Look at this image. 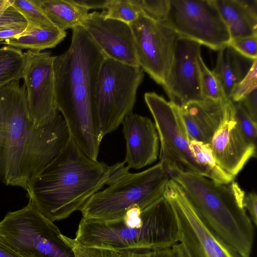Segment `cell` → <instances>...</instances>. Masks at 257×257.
Masks as SVG:
<instances>
[{
	"label": "cell",
	"mask_w": 257,
	"mask_h": 257,
	"mask_svg": "<svg viewBox=\"0 0 257 257\" xmlns=\"http://www.w3.org/2000/svg\"><path fill=\"white\" fill-rule=\"evenodd\" d=\"M209 144L217 165L234 177L251 158L256 157V147L243 135L231 100L226 102L222 119Z\"/></svg>",
	"instance_id": "15"
},
{
	"label": "cell",
	"mask_w": 257,
	"mask_h": 257,
	"mask_svg": "<svg viewBox=\"0 0 257 257\" xmlns=\"http://www.w3.org/2000/svg\"><path fill=\"white\" fill-rule=\"evenodd\" d=\"M179 37L219 51L231 40L214 0H171L164 21Z\"/></svg>",
	"instance_id": "11"
},
{
	"label": "cell",
	"mask_w": 257,
	"mask_h": 257,
	"mask_svg": "<svg viewBox=\"0 0 257 257\" xmlns=\"http://www.w3.org/2000/svg\"><path fill=\"white\" fill-rule=\"evenodd\" d=\"M228 100L205 98L179 106L190 140L209 144L221 122Z\"/></svg>",
	"instance_id": "18"
},
{
	"label": "cell",
	"mask_w": 257,
	"mask_h": 257,
	"mask_svg": "<svg viewBox=\"0 0 257 257\" xmlns=\"http://www.w3.org/2000/svg\"><path fill=\"white\" fill-rule=\"evenodd\" d=\"M144 70L106 57L98 75L95 95L96 116L102 137L116 130L130 112L143 81Z\"/></svg>",
	"instance_id": "8"
},
{
	"label": "cell",
	"mask_w": 257,
	"mask_h": 257,
	"mask_svg": "<svg viewBox=\"0 0 257 257\" xmlns=\"http://www.w3.org/2000/svg\"><path fill=\"white\" fill-rule=\"evenodd\" d=\"M105 10L101 13L105 18L128 24L135 21L141 12L135 0H108Z\"/></svg>",
	"instance_id": "25"
},
{
	"label": "cell",
	"mask_w": 257,
	"mask_h": 257,
	"mask_svg": "<svg viewBox=\"0 0 257 257\" xmlns=\"http://www.w3.org/2000/svg\"><path fill=\"white\" fill-rule=\"evenodd\" d=\"M214 3L231 40L257 36L256 0H214Z\"/></svg>",
	"instance_id": "19"
},
{
	"label": "cell",
	"mask_w": 257,
	"mask_h": 257,
	"mask_svg": "<svg viewBox=\"0 0 257 257\" xmlns=\"http://www.w3.org/2000/svg\"><path fill=\"white\" fill-rule=\"evenodd\" d=\"M151 257H183L178 242L170 246L151 251Z\"/></svg>",
	"instance_id": "36"
},
{
	"label": "cell",
	"mask_w": 257,
	"mask_h": 257,
	"mask_svg": "<svg viewBox=\"0 0 257 257\" xmlns=\"http://www.w3.org/2000/svg\"><path fill=\"white\" fill-rule=\"evenodd\" d=\"M75 3L87 10L105 9L108 0H73Z\"/></svg>",
	"instance_id": "38"
},
{
	"label": "cell",
	"mask_w": 257,
	"mask_h": 257,
	"mask_svg": "<svg viewBox=\"0 0 257 257\" xmlns=\"http://www.w3.org/2000/svg\"><path fill=\"white\" fill-rule=\"evenodd\" d=\"M25 60L22 50L7 45L0 47V88L22 78Z\"/></svg>",
	"instance_id": "23"
},
{
	"label": "cell",
	"mask_w": 257,
	"mask_h": 257,
	"mask_svg": "<svg viewBox=\"0 0 257 257\" xmlns=\"http://www.w3.org/2000/svg\"><path fill=\"white\" fill-rule=\"evenodd\" d=\"M66 36L65 31L56 27L44 28L28 23L22 33L7 39L2 43L21 50L41 51L54 48L64 40Z\"/></svg>",
	"instance_id": "21"
},
{
	"label": "cell",
	"mask_w": 257,
	"mask_h": 257,
	"mask_svg": "<svg viewBox=\"0 0 257 257\" xmlns=\"http://www.w3.org/2000/svg\"><path fill=\"white\" fill-rule=\"evenodd\" d=\"M257 88L245 96L240 102L252 120L257 123Z\"/></svg>",
	"instance_id": "34"
},
{
	"label": "cell",
	"mask_w": 257,
	"mask_h": 257,
	"mask_svg": "<svg viewBox=\"0 0 257 257\" xmlns=\"http://www.w3.org/2000/svg\"><path fill=\"white\" fill-rule=\"evenodd\" d=\"M0 257H24L0 239Z\"/></svg>",
	"instance_id": "39"
},
{
	"label": "cell",
	"mask_w": 257,
	"mask_h": 257,
	"mask_svg": "<svg viewBox=\"0 0 257 257\" xmlns=\"http://www.w3.org/2000/svg\"><path fill=\"white\" fill-rule=\"evenodd\" d=\"M122 124L126 143L125 160L130 169H140L155 162L159 136L155 124L148 117L130 112Z\"/></svg>",
	"instance_id": "17"
},
{
	"label": "cell",
	"mask_w": 257,
	"mask_h": 257,
	"mask_svg": "<svg viewBox=\"0 0 257 257\" xmlns=\"http://www.w3.org/2000/svg\"><path fill=\"white\" fill-rule=\"evenodd\" d=\"M170 179L161 161L145 171L132 173L124 165L105 188L93 194L80 209L82 218L97 220L121 218L134 207L142 210L163 196Z\"/></svg>",
	"instance_id": "6"
},
{
	"label": "cell",
	"mask_w": 257,
	"mask_h": 257,
	"mask_svg": "<svg viewBox=\"0 0 257 257\" xmlns=\"http://www.w3.org/2000/svg\"><path fill=\"white\" fill-rule=\"evenodd\" d=\"M70 138L59 112L46 125L36 126L27 93L20 80L0 88V180L26 190L29 182L60 153Z\"/></svg>",
	"instance_id": "1"
},
{
	"label": "cell",
	"mask_w": 257,
	"mask_h": 257,
	"mask_svg": "<svg viewBox=\"0 0 257 257\" xmlns=\"http://www.w3.org/2000/svg\"><path fill=\"white\" fill-rule=\"evenodd\" d=\"M0 239L24 257H75L58 227L29 200L0 221Z\"/></svg>",
	"instance_id": "7"
},
{
	"label": "cell",
	"mask_w": 257,
	"mask_h": 257,
	"mask_svg": "<svg viewBox=\"0 0 257 257\" xmlns=\"http://www.w3.org/2000/svg\"><path fill=\"white\" fill-rule=\"evenodd\" d=\"M64 238L72 247L75 257H123L119 252L112 249L86 246L79 243L75 239L64 235Z\"/></svg>",
	"instance_id": "31"
},
{
	"label": "cell",
	"mask_w": 257,
	"mask_h": 257,
	"mask_svg": "<svg viewBox=\"0 0 257 257\" xmlns=\"http://www.w3.org/2000/svg\"><path fill=\"white\" fill-rule=\"evenodd\" d=\"M72 30L69 48L54 61L56 103L70 138L86 156L97 161L103 137L95 110V89L107 56L82 26Z\"/></svg>",
	"instance_id": "2"
},
{
	"label": "cell",
	"mask_w": 257,
	"mask_h": 257,
	"mask_svg": "<svg viewBox=\"0 0 257 257\" xmlns=\"http://www.w3.org/2000/svg\"><path fill=\"white\" fill-rule=\"evenodd\" d=\"M177 218L163 195L148 207L130 209L121 218L97 220L82 218L75 239L86 246L119 253L137 249L155 250L178 242Z\"/></svg>",
	"instance_id": "4"
},
{
	"label": "cell",
	"mask_w": 257,
	"mask_h": 257,
	"mask_svg": "<svg viewBox=\"0 0 257 257\" xmlns=\"http://www.w3.org/2000/svg\"><path fill=\"white\" fill-rule=\"evenodd\" d=\"M151 250L137 249L126 251L121 254L123 257H151Z\"/></svg>",
	"instance_id": "40"
},
{
	"label": "cell",
	"mask_w": 257,
	"mask_h": 257,
	"mask_svg": "<svg viewBox=\"0 0 257 257\" xmlns=\"http://www.w3.org/2000/svg\"><path fill=\"white\" fill-rule=\"evenodd\" d=\"M49 20L58 29L65 31L81 25L88 10L73 0H34Z\"/></svg>",
	"instance_id": "22"
},
{
	"label": "cell",
	"mask_w": 257,
	"mask_h": 257,
	"mask_svg": "<svg viewBox=\"0 0 257 257\" xmlns=\"http://www.w3.org/2000/svg\"><path fill=\"white\" fill-rule=\"evenodd\" d=\"M144 98L160 141V161L169 171L176 169L210 179L209 172L197 162L189 149L190 139L179 106L155 92L146 93Z\"/></svg>",
	"instance_id": "9"
},
{
	"label": "cell",
	"mask_w": 257,
	"mask_h": 257,
	"mask_svg": "<svg viewBox=\"0 0 257 257\" xmlns=\"http://www.w3.org/2000/svg\"><path fill=\"white\" fill-rule=\"evenodd\" d=\"M169 172L205 224L244 257H250L253 225L243 207L245 193L238 184L234 180L219 184L176 169Z\"/></svg>",
	"instance_id": "5"
},
{
	"label": "cell",
	"mask_w": 257,
	"mask_h": 257,
	"mask_svg": "<svg viewBox=\"0 0 257 257\" xmlns=\"http://www.w3.org/2000/svg\"><path fill=\"white\" fill-rule=\"evenodd\" d=\"M234 106L236 119L243 135L250 145L256 147L257 123L252 120L240 102L234 103Z\"/></svg>",
	"instance_id": "28"
},
{
	"label": "cell",
	"mask_w": 257,
	"mask_h": 257,
	"mask_svg": "<svg viewBox=\"0 0 257 257\" xmlns=\"http://www.w3.org/2000/svg\"><path fill=\"white\" fill-rule=\"evenodd\" d=\"M189 149L197 162L210 174V179L221 184H229L235 177L222 170L216 164L209 144L190 140Z\"/></svg>",
	"instance_id": "24"
},
{
	"label": "cell",
	"mask_w": 257,
	"mask_h": 257,
	"mask_svg": "<svg viewBox=\"0 0 257 257\" xmlns=\"http://www.w3.org/2000/svg\"><path fill=\"white\" fill-rule=\"evenodd\" d=\"M257 59L245 77L234 87L230 99L234 103L240 102L245 96L257 88Z\"/></svg>",
	"instance_id": "30"
},
{
	"label": "cell",
	"mask_w": 257,
	"mask_h": 257,
	"mask_svg": "<svg viewBox=\"0 0 257 257\" xmlns=\"http://www.w3.org/2000/svg\"><path fill=\"white\" fill-rule=\"evenodd\" d=\"M201 45L178 37L171 66L162 85L170 102L181 107L204 98L197 60Z\"/></svg>",
	"instance_id": "14"
},
{
	"label": "cell",
	"mask_w": 257,
	"mask_h": 257,
	"mask_svg": "<svg viewBox=\"0 0 257 257\" xmlns=\"http://www.w3.org/2000/svg\"><path fill=\"white\" fill-rule=\"evenodd\" d=\"M14 7L28 23L44 27H56L34 0H13Z\"/></svg>",
	"instance_id": "27"
},
{
	"label": "cell",
	"mask_w": 257,
	"mask_h": 257,
	"mask_svg": "<svg viewBox=\"0 0 257 257\" xmlns=\"http://www.w3.org/2000/svg\"><path fill=\"white\" fill-rule=\"evenodd\" d=\"M22 73L30 117L37 127L47 124L59 111L55 95L54 61L48 52H24Z\"/></svg>",
	"instance_id": "13"
},
{
	"label": "cell",
	"mask_w": 257,
	"mask_h": 257,
	"mask_svg": "<svg viewBox=\"0 0 257 257\" xmlns=\"http://www.w3.org/2000/svg\"><path fill=\"white\" fill-rule=\"evenodd\" d=\"M106 56L116 61L140 67L129 24L106 18L101 13H89L81 24Z\"/></svg>",
	"instance_id": "16"
},
{
	"label": "cell",
	"mask_w": 257,
	"mask_h": 257,
	"mask_svg": "<svg viewBox=\"0 0 257 257\" xmlns=\"http://www.w3.org/2000/svg\"><path fill=\"white\" fill-rule=\"evenodd\" d=\"M228 45L247 58L257 59V36L232 39Z\"/></svg>",
	"instance_id": "33"
},
{
	"label": "cell",
	"mask_w": 257,
	"mask_h": 257,
	"mask_svg": "<svg viewBox=\"0 0 257 257\" xmlns=\"http://www.w3.org/2000/svg\"><path fill=\"white\" fill-rule=\"evenodd\" d=\"M164 195L177 218L178 242L183 257H244L205 224L172 179L168 182Z\"/></svg>",
	"instance_id": "10"
},
{
	"label": "cell",
	"mask_w": 257,
	"mask_h": 257,
	"mask_svg": "<svg viewBox=\"0 0 257 257\" xmlns=\"http://www.w3.org/2000/svg\"><path fill=\"white\" fill-rule=\"evenodd\" d=\"M254 60L241 55L229 45L218 51L212 72L226 99H230L234 87L246 75Z\"/></svg>",
	"instance_id": "20"
},
{
	"label": "cell",
	"mask_w": 257,
	"mask_h": 257,
	"mask_svg": "<svg viewBox=\"0 0 257 257\" xmlns=\"http://www.w3.org/2000/svg\"><path fill=\"white\" fill-rule=\"evenodd\" d=\"M141 12L157 21H165L170 7L171 0H135Z\"/></svg>",
	"instance_id": "29"
},
{
	"label": "cell",
	"mask_w": 257,
	"mask_h": 257,
	"mask_svg": "<svg viewBox=\"0 0 257 257\" xmlns=\"http://www.w3.org/2000/svg\"><path fill=\"white\" fill-rule=\"evenodd\" d=\"M129 25L139 66L162 85L171 64L178 35L164 21L154 20L142 12Z\"/></svg>",
	"instance_id": "12"
},
{
	"label": "cell",
	"mask_w": 257,
	"mask_h": 257,
	"mask_svg": "<svg viewBox=\"0 0 257 257\" xmlns=\"http://www.w3.org/2000/svg\"><path fill=\"white\" fill-rule=\"evenodd\" d=\"M197 60L204 98L214 100H229L225 97L221 84L216 76L212 71L206 66L202 58L201 53L198 55Z\"/></svg>",
	"instance_id": "26"
},
{
	"label": "cell",
	"mask_w": 257,
	"mask_h": 257,
	"mask_svg": "<svg viewBox=\"0 0 257 257\" xmlns=\"http://www.w3.org/2000/svg\"><path fill=\"white\" fill-rule=\"evenodd\" d=\"M125 164L123 161L109 166L92 160L70 138L57 156L29 182L25 190L37 210L53 222L80 211Z\"/></svg>",
	"instance_id": "3"
},
{
	"label": "cell",
	"mask_w": 257,
	"mask_h": 257,
	"mask_svg": "<svg viewBox=\"0 0 257 257\" xmlns=\"http://www.w3.org/2000/svg\"><path fill=\"white\" fill-rule=\"evenodd\" d=\"M242 206L246 209L249 215V218L252 224L255 226L257 225V195L252 192L245 195L243 201Z\"/></svg>",
	"instance_id": "35"
},
{
	"label": "cell",
	"mask_w": 257,
	"mask_h": 257,
	"mask_svg": "<svg viewBox=\"0 0 257 257\" xmlns=\"http://www.w3.org/2000/svg\"><path fill=\"white\" fill-rule=\"evenodd\" d=\"M27 25H17L0 28V42L22 33Z\"/></svg>",
	"instance_id": "37"
},
{
	"label": "cell",
	"mask_w": 257,
	"mask_h": 257,
	"mask_svg": "<svg viewBox=\"0 0 257 257\" xmlns=\"http://www.w3.org/2000/svg\"><path fill=\"white\" fill-rule=\"evenodd\" d=\"M13 0H0V28L27 25L28 22L14 7Z\"/></svg>",
	"instance_id": "32"
}]
</instances>
